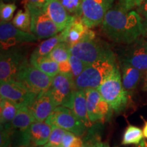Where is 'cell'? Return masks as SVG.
Returning <instances> with one entry per match:
<instances>
[{
	"instance_id": "cell-1",
	"label": "cell",
	"mask_w": 147,
	"mask_h": 147,
	"mask_svg": "<svg viewBox=\"0 0 147 147\" xmlns=\"http://www.w3.org/2000/svg\"><path fill=\"white\" fill-rule=\"evenodd\" d=\"M104 34L116 43L128 45L144 34L142 18L136 11H127L119 5L108 11L102 23Z\"/></svg>"
},
{
	"instance_id": "cell-2",
	"label": "cell",
	"mask_w": 147,
	"mask_h": 147,
	"mask_svg": "<svg viewBox=\"0 0 147 147\" xmlns=\"http://www.w3.org/2000/svg\"><path fill=\"white\" fill-rule=\"evenodd\" d=\"M117 66L115 54L89 64L74 80L76 90L97 89Z\"/></svg>"
},
{
	"instance_id": "cell-3",
	"label": "cell",
	"mask_w": 147,
	"mask_h": 147,
	"mask_svg": "<svg viewBox=\"0 0 147 147\" xmlns=\"http://www.w3.org/2000/svg\"><path fill=\"white\" fill-rule=\"evenodd\" d=\"M97 89L115 113H120L126 108L129 94L123 86L121 74L117 65Z\"/></svg>"
},
{
	"instance_id": "cell-4",
	"label": "cell",
	"mask_w": 147,
	"mask_h": 147,
	"mask_svg": "<svg viewBox=\"0 0 147 147\" xmlns=\"http://www.w3.org/2000/svg\"><path fill=\"white\" fill-rule=\"evenodd\" d=\"M71 55L76 57L87 65L91 64L100 59L114 54L107 44L97 39H87L69 47Z\"/></svg>"
},
{
	"instance_id": "cell-5",
	"label": "cell",
	"mask_w": 147,
	"mask_h": 147,
	"mask_svg": "<svg viewBox=\"0 0 147 147\" xmlns=\"http://www.w3.org/2000/svg\"><path fill=\"white\" fill-rule=\"evenodd\" d=\"M29 63L27 55L17 49L3 51L0 56V81L16 80V77Z\"/></svg>"
},
{
	"instance_id": "cell-6",
	"label": "cell",
	"mask_w": 147,
	"mask_h": 147,
	"mask_svg": "<svg viewBox=\"0 0 147 147\" xmlns=\"http://www.w3.org/2000/svg\"><path fill=\"white\" fill-rule=\"evenodd\" d=\"M120 61L126 62L140 71L147 70V39L142 36L125 45L119 52Z\"/></svg>"
},
{
	"instance_id": "cell-7",
	"label": "cell",
	"mask_w": 147,
	"mask_h": 147,
	"mask_svg": "<svg viewBox=\"0 0 147 147\" xmlns=\"http://www.w3.org/2000/svg\"><path fill=\"white\" fill-rule=\"evenodd\" d=\"M45 122L51 126L55 125L64 129L77 136H82L87 127L69 108L63 106H57Z\"/></svg>"
},
{
	"instance_id": "cell-8",
	"label": "cell",
	"mask_w": 147,
	"mask_h": 147,
	"mask_svg": "<svg viewBox=\"0 0 147 147\" xmlns=\"http://www.w3.org/2000/svg\"><path fill=\"white\" fill-rule=\"evenodd\" d=\"M1 99L12 101L20 106H30L38 95L31 91L23 82L15 80L1 82Z\"/></svg>"
},
{
	"instance_id": "cell-9",
	"label": "cell",
	"mask_w": 147,
	"mask_h": 147,
	"mask_svg": "<svg viewBox=\"0 0 147 147\" xmlns=\"http://www.w3.org/2000/svg\"><path fill=\"white\" fill-rule=\"evenodd\" d=\"M15 80L23 82L31 91L38 95L42 92L49 91L53 78L29 63L18 75Z\"/></svg>"
},
{
	"instance_id": "cell-10",
	"label": "cell",
	"mask_w": 147,
	"mask_h": 147,
	"mask_svg": "<svg viewBox=\"0 0 147 147\" xmlns=\"http://www.w3.org/2000/svg\"><path fill=\"white\" fill-rule=\"evenodd\" d=\"M32 16L31 31L38 39H48L62 32L42 8H27Z\"/></svg>"
},
{
	"instance_id": "cell-11",
	"label": "cell",
	"mask_w": 147,
	"mask_h": 147,
	"mask_svg": "<svg viewBox=\"0 0 147 147\" xmlns=\"http://www.w3.org/2000/svg\"><path fill=\"white\" fill-rule=\"evenodd\" d=\"M38 40L32 33H27L16 28L12 23H1L0 25V45L1 49L7 51L18 45L35 42Z\"/></svg>"
},
{
	"instance_id": "cell-12",
	"label": "cell",
	"mask_w": 147,
	"mask_h": 147,
	"mask_svg": "<svg viewBox=\"0 0 147 147\" xmlns=\"http://www.w3.org/2000/svg\"><path fill=\"white\" fill-rule=\"evenodd\" d=\"M75 90L73 77L59 73L53 78L49 91L57 106L66 107Z\"/></svg>"
},
{
	"instance_id": "cell-13",
	"label": "cell",
	"mask_w": 147,
	"mask_h": 147,
	"mask_svg": "<svg viewBox=\"0 0 147 147\" xmlns=\"http://www.w3.org/2000/svg\"><path fill=\"white\" fill-rule=\"evenodd\" d=\"M110 9L107 0H82L80 18L84 25L91 29L103 23Z\"/></svg>"
},
{
	"instance_id": "cell-14",
	"label": "cell",
	"mask_w": 147,
	"mask_h": 147,
	"mask_svg": "<svg viewBox=\"0 0 147 147\" xmlns=\"http://www.w3.org/2000/svg\"><path fill=\"white\" fill-rule=\"evenodd\" d=\"M52 126L45 122L35 121L25 131L21 133L20 144L23 147H38L49 142Z\"/></svg>"
},
{
	"instance_id": "cell-15",
	"label": "cell",
	"mask_w": 147,
	"mask_h": 147,
	"mask_svg": "<svg viewBox=\"0 0 147 147\" xmlns=\"http://www.w3.org/2000/svg\"><path fill=\"white\" fill-rule=\"evenodd\" d=\"M42 9L61 31L76 18L70 15L59 0H47Z\"/></svg>"
},
{
	"instance_id": "cell-16",
	"label": "cell",
	"mask_w": 147,
	"mask_h": 147,
	"mask_svg": "<svg viewBox=\"0 0 147 147\" xmlns=\"http://www.w3.org/2000/svg\"><path fill=\"white\" fill-rule=\"evenodd\" d=\"M63 32L65 36V43L69 47L82 40L95 38V33L84 25L80 18H75Z\"/></svg>"
},
{
	"instance_id": "cell-17",
	"label": "cell",
	"mask_w": 147,
	"mask_h": 147,
	"mask_svg": "<svg viewBox=\"0 0 147 147\" xmlns=\"http://www.w3.org/2000/svg\"><path fill=\"white\" fill-rule=\"evenodd\" d=\"M56 107L52 96L47 91L38 94L29 108L36 121L45 122Z\"/></svg>"
},
{
	"instance_id": "cell-18",
	"label": "cell",
	"mask_w": 147,
	"mask_h": 147,
	"mask_svg": "<svg viewBox=\"0 0 147 147\" xmlns=\"http://www.w3.org/2000/svg\"><path fill=\"white\" fill-rule=\"evenodd\" d=\"M66 107L69 108L86 127L91 125V123L88 116L87 99L84 90H75Z\"/></svg>"
},
{
	"instance_id": "cell-19",
	"label": "cell",
	"mask_w": 147,
	"mask_h": 147,
	"mask_svg": "<svg viewBox=\"0 0 147 147\" xmlns=\"http://www.w3.org/2000/svg\"><path fill=\"white\" fill-rule=\"evenodd\" d=\"M36 120L33 117L29 106H23L19 108L13 120L8 123L1 125L4 127L11 134L16 129L19 130L21 133H23Z\"/></svg>"
},
{
	"instance_id": "cell-20",
	"label": "cell",
	"mask_w": 147,
	"mask_h": 147,
	"mask_svg": "<svg viewBox=\"0 0 147 147\" xmlns=\"http://www.w3.org/2000/svg\"><path fill=\"white\" fill-rule=\"evenodd\" d=\"M121 78L124 89L129 94L136 88L141 78V71L126 62L120 61Z\"/></svg>"
},
{
	"instance_id": "cell-21",
	"label": "cell",
	"mask_w": 147,
	"mask_h": 147,
	"mask_svg": "<svg viewBox=\"0 0 147 147\" xmlns=\"http://www.w3.org/2000/svg\"><path fill=\"white\" fill-rule=\"evenodd\" d=\"M29 63L36 68L53 78L59 73V63L49 57H36L31 55Z\"/></svg>"
},
{
	"instance_id": "cell-22",
	"label": "cell",
	"mask_w": 147,
	"mask_h": 147,
	"mask_svg": "<svg viewBox=\"0 0 147 147\" xmlns=\"http://www.w3.org/2000/svg\"><path fill=\"white\" fill-rule=\"evenodd\" d=\"M65 42V36L63 31L58 34L46 39L32 53L36 57H47L60 43Z\"/></svg>"
},
{
	"instance_id": "cell-23",
	"label": "cell",
	"mask_w": 147,
	"mask_h": 147,
	"mask_svg": "<svg viewBox=\"0 0 147 147\" xmlns=\"http://www.w3.org/2000/svg\"><path fill=\"white\" fill-rule=\"evenodd\" d=\"M87 99V110L89 119L91 123L98 121L97 115V107L98 103L102 99V95L97 89H84Z\"/></svg>"
},
{
	"instance_id": "cell-24",
	"label": "cell",
	"mask_w": 147,
	"mask_h": 147,
	"mask_svg": "<svg viewBox=\"0 0 147 147\" xmlns=\"http://www.w3.org/2000/svg\"><path fill=\"white\" fill-rule=\"evenodd\" d=\"M20 107L21 106L16 104L12 101L5 99H1V102H0L1 125L7 124L13 120Z\"/></svg>"
},
{
	"instance_id": "cell-25",
	"label": "cell",
	"mask_w": 147,
	"mask_h": 147,
	"mask_svg": "<svg viewBox=\"0 0 147 147\" xmlns=\"http://www.w3.org/2000/svg\"><path fill=\"white\" fill-rule=\"evenodd\" d=\"M12 24L16 28L21 29L23 32L32 33V16L28 9L25 8V11L22 10H18L12 20Z\"/></svg>"
},
{
	"instance_id": "cell-26",
	"label": "cell",
	"mask_w": 147,
	"mask_h": 147,
	"mask_svg": "<svg viewBox=\"0 0 147 147\" xmlns=\"http://www.w3.org/2000/svg\"><path fill=\"white\" fill-rule=\"evenodd\" d=\"M143 131L141 129L134 125L128 126L123 134L122 144H138L143 139Z\"/></svg>"
},
{
	"instance_id": "cell-27",
	"label": "cell",
	"mask_w": 147,
	"mask_h": 147,
	"mask_svg": "<svg viewBox=\"0 0 147 147\" xmlns=\"http://www.w3.org/2000/svg\"><path fill=\"white\" fill-rule=\"evenodd\" d=\"M70 55L68 46L65 42H62L57 46L48 57L57 63H61L68 61Z\"/></svg>"
},
{
	"instance_id": "cell-28",
	"label": "cell",
	"mask_w": 147,
	"mask_h": 147,
	"mask_svg": "<svg viewBox=\"0 0 147 147\" xmlns=\"http://www.w3.org/2000/svg\"><path fill=\"white\" fill-rule=\"evenodd\" d=\"M67 12L76 18L82 16V0H59Z\"/></svg>"
},
{
	"instance_id": "cell-29",
	"label": "cell",
	"mask_w": 147,
	"mask_h": 147,
	"mask_svg": "<svg viewBox=\"0 0 147 147\" xmlns=\"http://www.w3.org/2000/svg\"><path fill=\"white\" fill-rule=\"evenodd\" d=\"M16 9V6L14 3H5L1 1L0 2L1 23H9V21L13 17Z\"/></svg>"
},
{
	"instance_id": "cell-30",
	"label": "cell",
	"mask_w": 147,
	"mask_h": 147,
	"mask_svg": "<svg viewBox=\"0 0 147 147\" xmlns=\"http://www.w3.org/2000/svg\"><path fill=\"white\" fill-rule=\"evenodd\" d=\"M69 61L71 67L72 76L74 80L77 77H78L83 72L84 69L87 67L88 65L84 61H82V60H80V59L71 55H70Z\"/></svg>"
},
{
	"instance_id": "cell-31",
	"label": "cell",
	"mask_w": 147,
	"mask_h": 147,
	"mask_svg": "<svg viewBox=\"0 0 147 147\" xmlns=\"http://www.w3.org/2000/svg\"><path fill=\"white\" fill-rule=\"evenodd\" d=\"M62 147H84L81 139L74 134L67 131L62 141Z\"/></svg>"
},
{
	"instance_id": "cell-32",
	"label": "cell",
	"mask_w": 147,
	"mask_h": 147,
	"mask_svg": "<svg viewBox=\"0 0 147 147\" xmlns=\"http://www.w3.org/2000/svg\"><path fill=\"white\" fill-rule=\"evenodd\" d=\"M67 131H66L64 129L55 125H52V131H51L50 138H49V143L52 144L61 146L63 137Z\"/></svg>"
},
{
	"instance_id": "cell-33",
	"label": "cell",
	"mask_w": 147,
	"mask_h": 147,
	"mask_svg": "<svg viewBox=\"0 0 147 147\" xmlns=\"http://www.w3.org/2000/svg\"><path fill=\"white\" fill-rule=\"evenodd\" d=\"M144 0H119V5L127 11H131L142 4Z\"/></svg>"
},
{
	"instance_id": "cell-34",
	"label": "cell",
	"mask_w": 147,
	"mask_h": 147,
	"mask_svg": "<svg viewBox=\"0 0 147 147\" xmlns=\"http://www.w3.org/2000/svg\"><path fill=\"white\" fill-rule=\"evenodd\" d=\"M11 134L1 125V147H9L11 142Z\"/></svg>"
},
{
	"instance_id": "cell-35",
	"label": "cell",
	"mask_w": 147,
	"mask_h": 147,
	"mask_svg": "<svg viewBox=\"0 0 147 147\" xmlns=\"http://www.w3.org/2000/svg\"><path fill=\"white\" fill-rule=\"evenodd\" d=\"M47 0H21L25 8H42Z\"/></svg>"
},
{
	"instance_id": "cell-36",
	"label": "cell",
	"mask_w": 147,
	"mask_h": 147,
	"mask_svg": "<svg viewBox=\"0 0 147 147\" xmlns=\"http://www.w3.org/2000/svg\"><path fill=\"white\" fill-rule=\"evenodd\" d=\"M59 73L64 74H67L69 75V76H72L71 67L69 60L62 62L61 63H59Z\"/></svg>"
},
{
	"instance_id": "cell-37",
	"label": "cell",
	"mask_w": 147,
	"mask_h": 147,
	"mask_svg": "<svg viewBox=\"0 0 147 147\" xmlns=\"http://www.w3.org/2000/svg\"><path fill=\"white\" fill-rule=\"evenodd\" d=\"M137 12L140 14L141 17L147 18V0H144L140 6L137 9Z\"/></svg>"
},
{
	"instance_id": "cell-38",
	"label": "cell",
	"mask_w": 147,
	"mask_h": 147,
	"mask_svg": "<svg viewBox=\"0 0 147 147\" xmlns=\"http://www.w3.org/2000/svg\"><path fill=\"white\" fill-rule=\"evenodd\" d=\"M84 147H110V146L106 142L95 141V142H87L86 144H84Z\"/></svg>"
},
{
	"instance_id": "cell-39",
	"label": "cell",
	"mask_w": 147,
	"mask_h": 147,
	"mask_svg": "<svg viewBox=\"0 0 147 147\" xmlns=\"http://www.w3.org/2000/svg\"><path fill=\"white\" fill-rule=\"evenodd\" d=\"M142 23H143V29H144V35H147V18L142 19Z\"/></svg>"
},
{
	"instance_id": "cell-40",
	"label": "cell",
	"mask_w": 147,
	"mask_h": 147,
	"mask_svg": "<svg viewBox=\"0 0 147 147\" xmlns=\"http://www.w3.org/2000/svg\"><path fill=\"white\" fill-rule=\"evenodd\" d=\"M136 147H147V142L145 140L142 139V140L140 141V142L139 144H137V146Z\"/></svg>"
},
{
	"instance_id": "cell-41",
	"label": "cell",
	"mask_w": 147,
	"mask_h": 147,
	"mask_svg": "<svg viewBox=\"0 0 147 147\" xmlns=\"http://www.w3.org/2000/svg\"><path fill=\"white\" fill-rule=\"evenodd\" d=\"M142 131H143V134H144V136L147 138V121L146 122H145Z\"/></svg>"
},
{
	"instance_id": "cell-42",
	"label": "cell",
	"mask_w": 147,
	"mask_h": 147,
	"mask_svg": "<svg viewBox=\"0 0 147 147\" xmlns=\"http://www.w3.org/2000/svg\"><path fill=\"white\" fill-rule=\"evenodd\" d=\"M41 147H62L61 146H59V145H55V144H50V143H47L44 146H42Z\"/></svg>"
},
{
	"instance_id": "cell-43",
	"label": "cell",
	"mask_w": 147,
	"mask_h": 147,
	"mask_svg": "<svg viewBox=\"0 0 147 147\" xmlns=\"http://www.w3.org/2000/svg\"><path fill=\"white\" fill-rule=\"evenodd\" d=\"M5 3H15L17 0H1Z\"/></svg>"
},
{
	"instance_id": "cell-44",
	"label": "cell",
	"mask_w": 147,
	"mask_h": 147,
	"mask_svg": "<svg viewBox=\"0 0 147 147\" xmlns=\"http://www.w3.org/2000/svg\"><path fill=\"white\" fill-rule=\"evenodd\" d=\"M107 1H108V4H109V5H110V8H112V5H113V3L114 1H115V0H107Z\"/></svg>"
},
{
	"instance_id": "cell-45",
	"label": "cell",
	"mask_w": 147,
	"mask_h": 147,
	"mask_svg": "<svg viewBox=\"0 0 147 147\" xmlns=\"http://www.w3.org/2000/svg\"><path fill=\"white\" fill-rule=\"evenodd\" d=\"M143 36V35H142ZM144 36L145 37V38H147V35H144Z\"/></svg>"
},
{
	"instance_id": "cell-46",
	"label": "cell",
	"mask_w": 147,
	"mask_h": 147,
	"mask_svg": "<svg viewBox=\"0 0 147 147\" xmlns=\"http://www.w3.org/2000/svg\"><path fill=\"white\" fill-rule=\"evenodd\" d=\"M146 87H147V74H146Z\"/></svg>"
},
{
	"instance_id": "cell-47",
	"label": "cell",
	"mask_w": 147,
	"mask_h": 147,
	"mask_svg": "<svg viewBox=\"0 0 147 147\" xmlns=\"http://www.w3.org/2000/svg\"><path fill=\"white\" fill-rule=\"evenodd\" d=\"M38 147H41V146H38Z\"/></svg>"
},
{
	"instance_id": "cell-48",
	"label": "cell",
	"mask_w": 147,
	"mask_h": 147,
	"mask_svg": "<svg viewBox=\"0 0 147 147\" xmlns=\"http://www.w3.org/2000/svg\"><path fill=\"white\" fill-rule=\"evenodd\" d=\"M21 147H23V146H21Z\"/></svg>"
}]
</instances>
